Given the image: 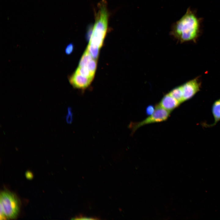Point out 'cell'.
Segmentation results:
<instances>
[{"label":"cell","instance_id":"obj_6","mask_svg":"<svg viewBox=\"0 0 220 220\" xmlns=\"http://www.w3.org/2000/svg\"><path fill=\"white\" fill-rule=\"evenodd\" d=\"M158 104L163 108L171 112L181 104L168 93L163 97Z\"/></svg>","mask_w":220,"mask_h":220},{"label":"cell","instance_id":"obj_5","mask_svg":"<svg viewBox=\"0 0 220 220\" xmlns=\"http://www.w3.org/2000/svg\"><path fill=\"white\" fill-rule=\"evenodd\" d=\"M93 79L82 76L75 72L69 78L70 83L74 88L80 89L86 88Z\"/></svg>","mask_w":220,"mask_h":220},{"label":"cell","instance_id":"obj_12","mask_svg":"<svg viewBox=\"0 0 220 220\" xmlns=\"http://www.w3.org/2000/svg\"><path fill=\"white\" fill-rule=\"evenodd\" d=\"M97 66V60L93 58L88 63L86 67L91 73L94 75Z\"/></svg>","mask_w":220,"mask_h":220},{"label":"cell","instance_id":"obj_9","mask_svg":"<svg viewBox=\"0 0 220 220\" xmlns=\"http://www.w3.org/2000/svg\"><path fill=\"white\" fill-rule=\"evenodd\" d=\"M92 58L91 55L86 49L79 61V67H86L88 62L93 59Z\"/></svg>","mask_w":220,"mask_h":220},{"label":"cell","instance_id":"obj_10","mask_svg":"<svg viewBox=\"0 0 220 220\" xmlns=\"http://www.w3.org/2000/svg\"><path fill=\"white\" fill-rule=\"evenodd\" d=\"M75 72L92 79L94 76L91 73L86 67H78Z\"/></svg>","mask_w":220,"mask_h":220},{"label":"cell","instance_id":"obj_3","mask_svg":"<svg viewBox=\"0 0 220 220\" xmlns=\"http://www.w3.org/2000/svg\"><path fill=\"white\" fill-rule=\"evenodd\" d=\"M170 112L157 105L152 115L141 122L130 123L129 127L132 130V133H134L138 128L145 125L166 120L170 116Z\"/></svg>","mask_w":220,"mask_h":220},{"label":"cell","instance_id":"obj_8","mask_svg":"<svg viewBox=\"0 0 220 220\" xmlns=\"http://www.w3.org/2000/svg\"><path fill=\"white\" fill-rule=\"evenodd\" d=\"M169 93L181 104L183 102V94L181 86L174 88Z\"/></svg>","mask_w":220,"mask_h":220},{"label":"cell","instance_id":"obj_13","mask_svg":"<svg viewBox=\"0 0 220 220\" xmlns=\"http://www.w3.org/2000/svg\"><path fill=\"white\" fill-rule=\"evenodd\" d=\"M74 46L73 44L70 43L68 44L65 49V52L68 55L71 54L73 51Z\"/></svg>","mask_w":220,"mask_h":220},{"label":"cell","instance_id":"obj_1","mask_svg":"<svg viewBox=\"0 0 220 220\" xmlns=\"http://www.w3.org/2000/svg\"><path fill=\"white\" fill-rule=\"evenodd\" d=\"M201 20L190 8L184 15L174 23L171 34L179 41L195 42L200 32Z\"/></svg>","mask_w":220,"mask_h":220},{"label":"cell","instance_id":"obj_15","mask_svg":"<svg viewBox=\"0 0 220 220\" xmlns=\"http://www.w3.org/2000/svg\"><path fill=\"white\" fill-rule=\"evenodd\" d=\"M68 113L66 116L67 122L69 124L71 123L72 120V114L71 108L68 107Z\"/></svg>","mask_w":220,"mask_h":220},{"label":"cell","instance_id":"obj_4","mask_svg":"<svg viewBox=\"0 0 220 220\" xmlns=\"http://www.w3.org/2000/svg\"><path fill=\"white\" fill-rule=\"evenodd\" d=\"M181 86L183 102L193 97L200 90V84L198 79L191 80Z\"/></svg>","mask_w":220,"mask_h":220},{"label":"cell","instance_id":"obj_2","mask_svg":"<svg viewBox=\"0 0 220 220\" xmlns=\"http://www.w3.org/2000/svg\"><path fill=\"white\" fill-rule=\"evenodd\" d=\"M0 218L13 219L16 218L20 210V202L14 194L4 190L0 195Z\"/></svg>","mask_w":220,"mask_h":220},{"label":"cell","instance_id":"obj_11","mask_svg":"<svg viewBox=\"0 0 220 220\" xmlns=\"http://www.w3.org/2000/svg\"><path fill=\"white\" fill-rule=\"evenodd\" d=\"M86 49L89 51L93 58L97 60L99 55L100 48L88 44Z\"/></svg>","mask_w":220,"mask_h":220},{"label":"cell","instance_id":"obj_16","mask_svg":"<svg viewBox=\"0 0 220 220\" xmlns=\"http://www.w3.org/2000/svg\"><path fill=\"white\" fill-rule=\"evenodd\" d=\"M74 219L76 220H92V219H97V218H95L92 217H87L85 216H83L82 215H80L79 216H77L74 218Z\"/></svg>","mask_w":220,"mask_h":220},{"label":"cell","instance_id":"obj_7","mask_svg":"<svg viewBox=\"0 0 220 220\" xmlns=\"http://www.w3.org/2000/svg\"><path fill=\"white\" fill-rule=\"evenodd\" d=\"M212 113L214 119L213 123L210 125H206L207 127H212L220 121V98L215 101L212 107Z\"/></svg>","mask_w":220,"mask_h":220},{"label":"cell","instance_id":"obj_14","mask_svg":"<svg viewBox=\"0 0 220 220\" xmlns=\"http://www.w3.org/2000/svg\"><path fill=\"white\" fill-rule=\"evenodd\" d=\"M155 107L152 105H149L145 109V113L147 116H150L152 115L154 112Z\"/></svg>","mask_w":220,"mask_h":220}]
</instances>
